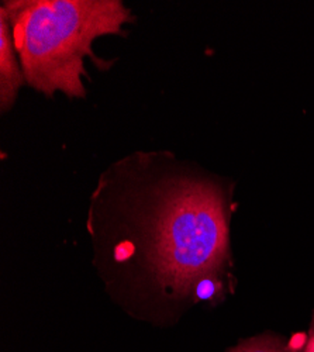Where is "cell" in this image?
<instances>
[{"instance_id":"obj_1","label":"cell","mask_w":314,"mask_h":352,"mask_svg":"<svg viewBox=\"0 0 314 352\" xmlns=\"http://www.w3.org/2000/svg\"><path fill=\"white\" fill-rule=\"evenodd\" d=\"M224 182L169 151H137L102 172L89 228L107 283L144 306L224 295L230 219Z\"/></svg>"},{"instance_id":"obj_2","label":"cell","mask_w":314,"mask_h":352,"mask_svg":"<svg viewBox=\"0 0 314 352\" xmlns=\"http://www.w3.org/2000/svg\"><path fill=\"white\" fill-rule=\"evenodd\" d=\"M0 13L9 23L25 85L47 98H87V60L100 71L111 67L95 55V41L124 36V25L134 21L120 0H9Z\"/></svg>"},{"instance_id":"obj_3","label":"cell","mask_w":314,"mask_h":352,"mask_svg":"<svg viewBox=\"0 0 314 352\" xmlns=\"http://www.w3.org/2000/svg\"><path fill=\"white\" fill-rule=\"evenodd\" d=\"M25 83L19 55L16 52L9 23L0 13V110L10 111Z\"/></svg>"},{"instance_id":"obj_4","label":"cell","mask_w":314,"mask_h":352,"mask_svg":"<svg viewBox=\"0 0 314 352\" xmlns=\"http://www.w3.org/2000/svg\"><path fill=\"white\" fill-rule=\"evenodd\" d=\"M228 352H299L292 342H287L282 337L273 334H264L240 342Z\"/></svg>"},{"instance_id":"obj_5","label":"cell","mask_w":314,"mask_h":352,"mask_svg":"<svg viewBox=\"0 0 314 352\" xmlns=\"http://www.w3.org/2000/svg\"><path fill=\"white\" fill-rule=\"evenodd\" d=\"M302 352H314V327H313V330L310 333L309 340L304 342V346H303Z\"/></svg>"}]
</instances>
